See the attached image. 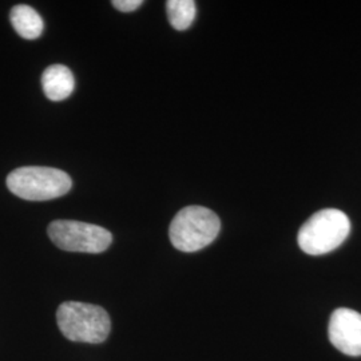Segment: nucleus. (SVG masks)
Wrapping results in <instances>:
<instances>
[{
	"label": "nucleus",
	"instance_id": "f257e3e1",
	"mask_svg": "<svg viewBox=\"0 0 361 361\" xmlns=\"http://www.w3.org/2000/svg\"><path fill=\"white\" fill-rule=\"evenodd\" d=\"M56 323L66 338L75 343L101 344L111 331L110 316L104 308L77 301L59 305Z\"/></svg>",
	"mask_w": 361,
	"mask_h": 361
},
{
	"label": "nucleus",
	"instance_id": "f03ea898",
	"mask_svg": "<svg viewBox=\"0 0 361 361\" xmlns=\"http://www.w3.org/2000/svg\"><path fill=\"white\" fill-rule=\"evenodd\" d=\"M221 221L219 216L204 207L180 209L169 228L173 246L185 253L198 252L210 245L219 235Z\"/></svg>",
	"mask_w": 361,
	"mask_h": 361
},
{
	"label": "nucleus",
	"instance_id": "7ed1b4c3",
	"mask_svg": "<svg viewBox=\"0 0 361 361\" xmlns=\"http://www.w3.org/2000/svg\"><path fill=\"white\" fill-rule=\"evenodd\" d=\"M350 233L348 216L338 209H323L301 226L297 241L310 256L329 253L341 245Z\"/></svg>",
	"mask_w": 361,
	"mask_h": 361
},
{
	"label": "nucleus",
	"instance_id": "20e7f679",
	"mask_svg": "<svg viewBox=\"0 0 361 361\" xmlns=\"http://www.w3.org/2000/svg\"><path fill=\"white\" fill-rule=\"evenodd\" d=\"M73 180L63 170L44 166L16 169L7 177V188L26 201H49L68 193Z\"/></svg>",
	"mask_w": 361,
	"mask_h": 361
},
{
	"label": "nucleus",
	"instance_id": "39448f33",
	"mask_svg": "<svg viewBox=\"0 0 361 361\" xmlns=\"http://www.w3.org/2000/svg\"><path fill=\"white\" fill-rule=\"evenodd\" d=\"M47 233L55 245L67 252L97 255L113 243V235L107 229L73 219L52 221Z\"/></svg>",
	"mask_w": 361,
	"mask_h": 361
},
{
	"label": "nucleus",
	"instance_id": "423d86ee",
	"mask_svg": "<svg viewBox=\"0 0 361 361\" xmlns=\"http://www.w3.org/2000/svg\"><path fill=\"white\" fill-rule=\"evenodd\" d=\"M334 347L348 356H361V313L348 308L336 310L328 328Z\"/></svg>",
	"mask_w": 361,
	"mask_h": 361
},
{
	"label": "nucleus",
	"instance_id": "0eeeda50",
	"mask_svg": "<svg viewBox=\"0 0 361 361\" xmlns=\"http://www.w3.org/2000/svg\"><path fill=\"white\" fill-rule=\"evenodd\" d=\"M42 87L44 95L54 102L63 101L68 98L74 87L75 80L68 67L63 65H52L42 74Z\"/></svg>",
	"mask_w": 361,
	"mask_h": 361
},
{
	"label": "nucleus",
	"instance_id": "6e6552de",
	"mask_svg": "<svg viewBox=\"0 0 361 361\" xmlns=\"http://www.w3.org/2000/svg\"><path fill=\"white\" fill-rule=\"evenodd\" d=\"M10 20L15 31L25 39L39 38L44 28L42 16L26 4L15 6L10 13Z\"/></svg>",
	"mask_w": 361,
	"mask_h": 361
},
{
	"label": "nucleus",
	"instance_id": "1a4fd4ad",
	"mask_svg": "<svg viewBox=\"0 0 361 361\" xmlns=\"http://www.w3.org/2000/svg\"><path fill=\"white\" fill-rule=\"evenodd\" d=\"M166 11L173 28L177 31H185L192 26L197 7L193 0H169L166 1Z\"/></svg>",
	"mask_w": 361,
	"mask_h": 361
},
{
	"label": "nucleus",
	"instance_id": "9d476101",
	"mask_svg": "<svg viewBox=\"0 0 361 361\" xmlns=\"http://www.w3.org/2000/svg\"><path fill=\"white\" fill-rule=\"evenodd\" d=\"M142 0H114L113 6L122 13H133L134 10L140 8V6H142Z\"/></svg>",
	"mask_w": 361,
	"mask_h": 361
}]
</instances>
